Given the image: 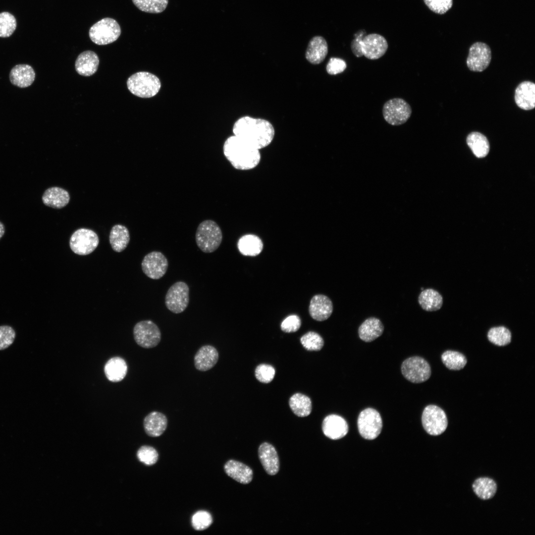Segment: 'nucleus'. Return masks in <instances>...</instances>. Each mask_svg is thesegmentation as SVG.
Returning a JSON list of instances; mask_svg holds the SVG:
<instances>
[{"label":"nucleus","instance_id":"nucleus-1","mask_svg":"<svg viewBox=\"0 0 535 535\" xmlns=\"http://www.w3.org/2000/svg\"><path fill=\"white\" fill-rule=\"evenodd\" d=\"M234 135L260 150L272 141L275 131L268 120L249 116L240 117L233 126Z\"/></svg>","mask_w":535,"mask_h":535},{"label":"nucleus","instance_id":"nucleus-9","mask_svg":"<svg viewBox=\"0 0 535 535\" xmlns=\"http://www.w3.org/2000/svg\"><path fill=\"white\" fill-rule=\"evenodd\" d=\"M134 338L136 343L146 349L156 347L161 338L160 330L158 325L151 320L137 322L133 328Z\"/></svg>","mask_w":535,"mask_h":535},{"label":"nucleus","instance_id":"nucleus-45","mask_svg":"<svg viewBox=\"0 0 535 535\" xmlns=\"http://www.w3.org/2000/svg\"><path fill=\"white\" fill-rule=\"evenodd\" d=\"M301 321L297 315H291L285 319L281 324V330L290 333L297 331L301 327Z\"/></svg>","mask_w":535,"mask_h":535},{"label":"nucleus","instance_id":"nucleus-31","mask_svg":"<svg viewBox=\"0 0 535 535\" xmlns=\"http://www.w3.org/2000/svg\"><path fill=\"white\" fill-rule=\"evenodd\" d=\"M109 239L112 249L115 252H121L127 247L129 242V231L123 225H115L110 230Z\"/></svg>","mask_w":535,"mask_h":535},{"label":"nucleus","instance_id":"nucleus-20","mask_svg":"<svg viewBox=\"0 0 535 535\" xmlns=\"http://www.w3.org/2000/svg\"><path fill=\"white\" fill-rule=\"evenodd\" d=\"M515 101L520 108L531 110L535 107V85L526 81L517 86L515 92Z\"/></svg>","mask_w":535,"mask_h":535},{"label":"nucleus","instance_id":"nucleus-27","mask_svg":"<svg viewBox=\"0 0 535 535\" xmlns=\"http://www.w3.org/2000/svg\"><path fill=\"white\" fill-rule=\"evenodd\" d=\"M70 196L68 192L60 187H52L47 189L42 196L43 203L54 209H61L69 203Z\"/></svg>","mask_w":535,"mask_h":535},{"label":"nucleus","instance_id":"nucleus-5","mask_svg":"<svg viewBox=\"0 0 535 535\" xmlns=\"http://www.w3.org/2000/svg\"><path fill=\"white\" fill-rule=\"evenodd\" d=\"M222 240L221 228L214 221L207 219L199 224L196 232L195 240L202 252L206 253L214 252L219 247Z\"/></svg>","mask_w":535,"mask_h":535},{"label":"nucleus","instance_id":"nucleus-12","mask_svg":"<svg viewBox=\"0 0 535 535\" xmlns=\"http://www.w3.org/2000/svg\"><path fill=\"white\" fill-rule=\"evenodd\" d=\"M189 303V288L183 281H177L167 290L165 304L168 310L174 314L184 312Z\"/></svg>","mask_w":535,"mask_h":535},{"label":"nucleus","instance_id":"nucleus-11","mask_svg":"<svg viewBox=\"0 0 535 535\" xmlns=\"http://www.w3.org/2000/svg\"><path fill=\"white\" fill-rule=\"evenodd\" d=\"M424 428L431 435H438L446 430L447 418L444 411L434 405H429L424 409L422 416Z\"/></svg>","mask_w":535,"mask_h":535},{"label":"nucleus","instance_id":"nucleus-43","mask_svg":"<svg viewBox=\"0 0 535 535\" xmlns=\"http://www.w3.org/2000/svg\"><path fill=\"white\" fill-rule=\"evenodd\" d=\"M255 374L256 378L259 381L267 383L271 382L273 379L275 370L271 365L261 364L256 368Z\"/></svg>","mask_w":535,"mask_h":535},{"label":"nucleus","instance_id":"nucleus-15","mask_svg":"<svg viewBox=\"0 0 535 535\" xmlns=\"http://www.w3.org/2000/svg\"><path fill=\"white\" fill-rule=\"evenodd\" d=\"M143 272L149 278L159 279L167 271L168 263L165 256L159 251H153L147 254L142 264Z\"/></svg>","mask_w":535,"mask_h":535},{"label":"nucleus","instance_id":"nucleus-47","mask_svg":"<svg viewBox=\"0 0 535 535\" xmlns=\"http://www.w3.org/2000/svg\"><path fill=\"white\" fill-rule=\"evenodd\" d=\"M5 233V227L4 224L0 221V239L3 236Z\"/></svg>","mask_w":535,"mask_h":535},{"label":"nucleus","instance_id":"nucleus-22","mask_svg":"<svg viewBox=\"0 0 535 535\" xmlns=\"http://www.w3.org/2000/svg\"><path fill=\"white\" fill-rule=\"evenodd\" d=\"M35 72L29 64H19L14 66L9 73L11 83L19 88H26L32 84L35 79Z\"/></svg>","mask_w":535,"mask_h":535},{"label":"nucleus","instance_id":"nucleus-24","mask_svg":"<svg viewBox=\"0 0 535 535\" xmlns=\"http://www.w3.org/2000/svg\"><path fill=\"white\" fill-rule=\"evenodd\" d=\"M99 64L98 55L91 51L81 53L77 57L75 67L77 72L84 76H90L97 71Z\"/></svg>","mask_w":535,"mask_h":535},{"label":"nucleus","instance_id":"nucleus-8","mask_svg":"<svg viewBox=\"0 0 535 535\" xmlns=\"http://www.w3.org/2000/svg\"><path fill=\"white\" fill-rule=\"evenodd\" d=\"M357 425L360 435L365 439L373 440L380 433L382 421L379 412L372 408H366L359 415Z\"/></svg>","mask_w":535,"mask_h":535},{"label":"nucleus","instance_id":"nucleus-29","mask_svg":"<svg viewBox=\"0 0 535 535\" xmlns=\"http://www.w3.org/2000/svg\"><path fill=\"white\" fill-rule=\"evenodd\" d=\"M418 302L425 311H436L439 310L443 304V298L436 290L428 288L423 290L418 297Z\"/></svg>","mask_w":535,"mask_h":535},{"label":"nucleus","instance_id":"nucleus-14","mask_svg":"<svg viewBox=\"0 0 535 535\" xmlns=\"http://www.w3.org/2000/svg\"><path fill=\"white\" fill-rule=\"evenodd\" d=\"M491 59L489 47L482 42H476L469 49L467 65L472 71L482 72L489 65Z\"/></svg>","mask_w":535,"mask_h":535},{"label":"nucleus","instance_id":"nucleus-42","mask_svg":"<svg viewBox=\"0 0 535 535\" xmlns=\"http://www.w3.org/2000/svg\"><path fill=\"white\" fill-rule=\"evenodd\" d=\"M15 337V331L11 326L7 325L0 326V350L9 347L13 343Z\"/></svg>","mask_w":535,"mask_h":535},{"label":"nucleus","instance_id":"nucleus-28","mask_svg":"<svg viewBox=\"0 0 535 535\" xmlns=\"http://www.w3.org/2000/svg\"><path fill=\"white\" fill-rule=\"evenodd\" d=\"M104 372L108 380L113 382H119L125 377L127 372V365L123 358L114 357L106 363Z\"/></svg>","mask_w":535,"mask_h":535},{"label":"nucleus","instance_id":"nucleus-38","mask_svg":"<svg viewBox=\"0 0 535 535\" xmlns=\"http://www.w3.org/2000/svg\"><path fill=\"white\" fill-rule=\"evenodd\" d=\"M17 26L15 17L9 12L0 13V37L7 38L14 32Z\"/></svg>","mask_w":535,"mask_h":535},{"label":"nucleus","instance_id":"nucleus-35","mask_svg":"<svg viewBox=\"0 0 535 535\" xmlns=\"http://www.w3.org/2000/svg\"><path fill=\"white\" fill-rule=\"evenodd\" d=\"M444 365L449 370L458 371L462 369L466 365L467 360L462 353L452 350H447L441 355Z\"/></svg>","mask_w":535,"mask_h":535},{"label":"nucleus","instance_id":"nucleus-3","mask_svg":"<svg viewBox=\"0 0 535 535\" xmlns=\"http://www.w3.org/2000/svg\"><path fill=\"white\" fill-rule=\"evenodd\" d=\"M354 36L351 49L357 57L365 56L371 60L377 59L384 55L387 50V42L382 35L375 33L366 35L365 30H360Z\"/></svg>","mask_w":535,"mask_h":535},{"label":"nucleus","instance_id":"nucleus-4","mask_svg":"<svg viewBox=\"0 0 535 535\" xmlns=\"http://www.w3.org/2000/svg\"><path fill=\"white\" fill-rule=\"evenodd\" d=\"M127 85L129 91L135 96L142 98H149L159 93L161 82L154 74L140 71L128 78Z\"/></svg>","mask_w":535,"mask_h":535},{"label":"nucleus","instance_id":"nucleus-26","mask_svg":"<svg viewBox=\"0 0 535 535\" xmlns=\"http://www.w3.org/2000/svg\"><path fill=\"white\" fill-rule=\"evenodd\" d=\"M384 326L378 318L371 317L365 320L360 325L358 334L360 338L366 342L374 341L381 336Z\"/></svg>","mask_w":535,"mask_h":535},{"label":"nucleus","instance_id":"nucleus-17","mask_svg":"<svg viewBox=\"0 0 535 535\" xmlns=\"http://www.w3.org/2000/svg\"><path fill=\"white\" fill-rule=\"evenodd\" d=\"M218 359V352L214 346L203 345L198 350L194 356V366L199 371H208L215 366Z\"/></svg>","mask_w":535,"mask_h":535},{"label":"nucleus","instance_id":"nucleus-13","mask_svg":"<svg viewBox=\"0 0 535 535\" xmlns=\"http://www.w3.org/2000/svg\"><path fill=\"white\" fill-rule=\"evenodd\" d=\"M99 239L97 234L92 230L80 228L71 235L69 246L75 254L85 256L92 253L97 247Z\"/></svg>","mask_w":535,"mask_h":535},{"label":"nucleus","instance_id":"nucleus-34","mask_svg":"<svg viewBox=\"0 0 535 535\" xmlns=\"http://www.w3.org/2000/svg\"><path fill=\"white\" fill-rule=\"evenodd\" d=\"M289 406L293 412L297 416L304 417L309 415L312 411V402L309 397L297 393L289 399Z\"/></svg>","mask_w":535,"mask_h":535},{"label":"nucleus","instance_id":"nucleus-18","mask_svg":"<svg viewBox=\"0 0 535 535\" xmlns=\"http://www.w3.org/2000/svg\"><path fill=\"white\" fill-rule=\"evenodd\" d=\"M311 317L317 321H323L330 317L333 312V304L327 296L318 294L312 298L309 305Z\"/></svg>","mask_w":535,"mask_h":535},{"label":"nucleus","instance_id":"nucleus-2","mask_svg":"<svg viewBox=\"0 0 535 535\" xmlns=\"http://www.w3.org/2000/svg\"><path fill=\"white\" fill-rule=\"evenodd\" d=\"M223 152L232 166L241 170L255 168L261 159L259 150L234 135L227 138L224 142Z\"/></svg>","mask_w":535,"mask_h":535},{"label":"nucleus","instance_id":"nucleus-16","mask_svg":"<svg viewBox=\"0 0 535 535\" xmlns=\"http://www.w3.org/2000/svg\"><path fill=\"white\" fill-rule=\"evenodd\" d=\"M324 434L330 439L337 440L345 436L348 431V425L342 417L331 414L326 416L322 423Z\"/></svg>","mask_w":535,"mask_h":535},{"label":"nucleus","instance_id":"nucleus-23","mask_svg":"<svg viewBox=\"0 0 535 535\" xmlns=\"http://www.w3.org/2000/svg\"><path fill=\"white\" fill-rule=\"evenodd\" d=\"M327 53L328 45L326 41L321 36H316L310 41L305 56L311 63L318 64L324 60Z\"/></svg>","mask_w":535,"mask_h":535},{"label":"nucleus","instance_id":"nucleus-10","mask_svg":"<svg viewBox=\"0 0 535 535\" xmlns=\"http://www.w3.org/2000/svg\"><path fill=\"white\" fill-rule=\"evenodd\" d=\"M404 377L413 383H422L427 380L431 375L428 362L419 356H413L405 360L401 367Z\"/></svg>","mask_w":535,"mask_h":535},{"label":"nucleus","instance_id":"nucleus-41","mask_svg":"<svg viewBox=\"0 0 535 535\" xmlns=\"http://www.w3.org/2000/svg\"><path fill=\"white\" fill-rule=\"evenodd\" d=\"M137 456L140 462L147 466H152L158 461L159 454L153 447L144 445L139 449Z\"/></svg>","mask_w":535,"mask_h":535},{"label":"nucleus","instance_id":"nucleus-39","mask_svg":"<svg viewBox=\"0 0 535 535\" xmlns=\"http://www.w3.org/2000/svg\"><path fill=\"white\" fill-rule=\"evenodd\" d=\"M300 342L303 346L308 351H319L324 345V341L321 336L313 331H309L303 335L300 338Z\"/></svg>","mask_w":535,"mask_h":535},{"label":"nucleus","instance_id":"nucleus-37","mask_svg":"<svg viewBox=\"0 0 535 535\" xmlns=\"http://www.w3.org/2000/svg\"><path fill=\"white\" fill-rule=\"evenodd\" d=\"M140 10L150 13H160L166 8L168 0H132Z\"/></svg>","mask_w":535,"mask_h":535},{"label":"nucleus","instance_id":"nucleus-6","mask_svg":"<svg viewBox=\"0 0 535 535\" xmlns=\"http://www.w3.org/2000/svg\"><path fill=\"white\" fill-rule=\"evenodd\" d=\"M121 34V28L114 19L106 17L95 23L90 29L91 41L99 45H106L115 41Z\"/></svg>","mask_w":535,"mask_h":535},{"label":"nucleus","instance_id":"nucleus-40","mask_svg":"<svg viewBox=\"0 0 535 535\" xmlns=\"http://www.w3.org/2000/svg\"><path fill=\"white\" fill-rule=\"evenodd\" d=\"M213 523L211 515L205 511L197 512L192 516L191 524L192 527L196 531H203L208 529Z\"/></svg>","mask_w":535,"mask_h":535},{"label":"nucleus","instance_id":"nucleus-30","mask_svg":"<svg viewBox=\"0 0 535 535\" xmlns=\"http://www.w3.org/2000/svg\"><path fill=\"white\" fill-rule=\"evenodd\" d=\"M238 248L243 255L256 256L259 255L263 249V243L261 239L254 234H246L242 236L238 240Z\"/></svg>","mask_w":535,"mask_h":535},{"label":"nucleus","instance_id":"nucleus-36","mask_svg":"<svg viewBox=\"0 0 535 535\" xmlns=\"http://www.w3.org/2000/svg\"><path fill=\"white\" fill-rule=\"evenodd\" d=\"M511 333L503 326L491 328L488 331L487 338L492 343L499 346L509 344L511 341Z\"/></svg>","mask_w":535,"mask_h":535},{"label":"nucleus","instance_id":"nucleus-21","mask_svg":"<svg viewBox=\"0 0 535 535\" xmlns=\"http://www.w3.org/2000/svg\"><path fill=\"white\" fill-rule=\"evenodd\" d=\"M143 426L147 435L151 437H158L166 430L167 418L161 412L152 411L145 417Z\"/></svg>","mask_w":535,"mask_h":535},{"label":"nucleus","instance_id":"nucleus-44","mask_svg":"<svg viewBox=\"0 0 535 535\" xmlns=\"http://www.w3.org/2000/svg\"><path fill=\"white\" fill-rule=\"evenodd\" d=\"M426 5L432 12L443 14L452 6L453 0H424Z\"/></svg>","mask_w":535,"mask_h":535},{"label":"nucleus","instance_id":"nucleus-32","mask_svg":"<svg viewBox=\"0 0 535 535\" xmlns=\"http://www.w3.org/2000/svg\"><path fill=\"white\" fill-rule=\"evenodd\" d=\"M467 143L474 154L479 158L485 157L489 151V144L486 137L478 132H472L467 138Z\"/></svg>","mask_w":535,"mask_h":535},{"label":"nucleus","instance_id":"nucleus-46","mask_svg":"<svg viewBox=\"0 0 535 535\" xmlns=\"http://www.w3.org/2000/svg\"><path fill=\"white\" fill-rule=\"evenodd\" d=\"M346 67V63L343 59L331 57L326 66V70L330 75H336L343 72Z\"/></svg>","mask_w":535,"mask_h":535},{"label":"nucleus","instance_id":"nucleus-7","mask_svg":"<svg viewBox=\"0 0 535 535\" xmlns=\"http://www.w3.org/2000/svg\"><path fill=\"white\" fill-rule=\"evenodd\" d=\"M412 112L411 106L405 100L400 98L386 101L382 107L384 120L389 124L398 126L406 123Z\"/></svg>","mask_w":535,"mask_h":535},{"label":"nucleus","instance_id":"nucleus-33","mask_svg":"<svg viewBox=\"0 0 535 535\" xmlns=\"http://www.w3.org/2000/svg\"><path fill=\"white\" fill-rule=\"evenodd\" d=\"M475 494L481 499L487 500L495 495L497 490L495 482L488 478H480L477 479L472 485Z\"/></svg>","mask_w":535,"mask_h":535},{"label":"nucleus","instance_id":"nucleus-25","mask_svg":"<svg viewBox=\"0 0 535 535\" xmlns=\"http://www.w3.org/2000/svg\"><path fill=\"white\" fill-rule=\"evenodd\" d=\"M224 470L229 477L240 483L248 484L253 479L252 470L248 466L237 461H228L224 466Z\"/></svg>","mask_w":535,"mask_h":535},{"label":"nucleus","instance_id":"nucleus-19","mask_svg":"<svg viewBox=\"0 0 535 535\" xmlns=\"http://www.w3.org/2000/svg\"><path fill=\"white\" fill-rule=\"evenodd\" d=\"M258 454L265 471L269 475L276 474L279 469V461L275 448L271 444L264 442L259 446Z\"/></svg>","mask_w":535,"mask_h":535}]
</instances>
